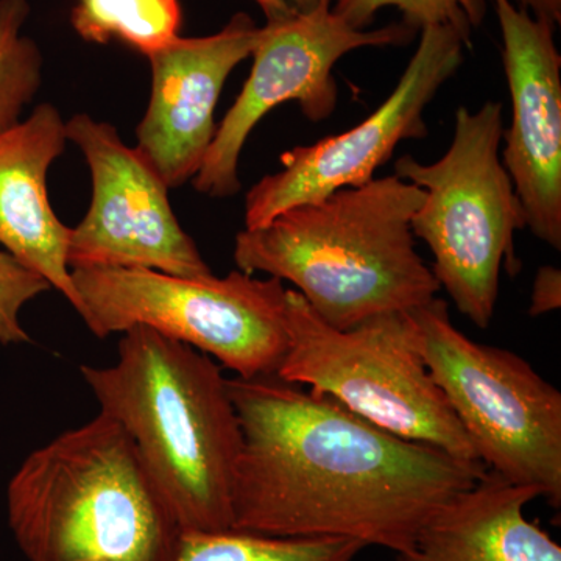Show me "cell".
I'll list each match as a JSON object with an SVG mask.
<instances>
[{
    "instance_id": "44dd1931",
    "label": "cell",
    "mask_w": 561,
    "mask_h": 561,
    "mask_svg": "<svg viewBox=\"0 0 561 561\" xmlns=\"http://www.w3.org/2000/svg\"><path fill=\"white\" fill-rule=\"evenodd\" d=\"M265 16V25L287 24L313 14L327 13L334 0H256Z\"/></svg>"
},
{
    "instance_id": "52a82bcc",
    "label": "cell",
    "mask_w": 561,
    "mask_h": 561,
    "mask_svg": "<svg viewBox=\"0 0 561 561\" xmlns=\"http://www.w3.org/2000/svg\"><path fill=\"white\" fill-rule=\"evenodd\" d=\"M289 350L279 379L309 387L376 426L435 446L457 459H478L470 438L421 353L412 312H391L335 330L287 289Z\"/></svg>"
},
{
    "instance_id": "ba28073f",
    "label": "cell",
    "mask_w": 561,
    "mask_h": 561,
    "mask_svg": "<svg viewBox=\"0 0 561 561\" xmlns=\"http://www.w3.org/2000/svg\"><path fill=\"white\" fill-rule=\"evenodd\" d=\"M421 353L486 470L561 507V393L513 351L471 341L434 298L412 311Z\"/></svg>"
},
{
    "instance_id": "d6986e66",
    "label": "cell",
    "mask_w": 561,
    "mask_h": 561,
    "mask_svg": "<svg viewBox=\"0 0 561 561\" xmlns=\"http://www.w3.org/2000/svg\"><path fill=\"white\" fill-rule=\"evenodd\" d=\"M393 7L402 14V24L412 31L451 27L471 46L474 28L485 16V0H334L331 11L356 31H367L378 11Z\"/></svg>"
},
{
    "instance_id": "30bf717a",
    "label": "cell",
    "mask_w": 561,
    "mask_h": 561,
    "mask_svg": "<svg viewBox=\"0 0 561 561\" xmlns=\"http://www.w3.org/2000/svg\"><path fill=\"white\" fill-rule=\"evenodd\" d=\"M465 46L451 27L423 28L408 68L378 110L341 135L287 150L280 154L279 171L251 187L245 228H260L283 210L321 201L332 192L362 186L375 179L402 140L426 138L424 110L456 76Z\"/></svg>"
},
{
    "instance_id": "6da1fadb",
    "label": "cell",
    "mask_w": 561,
    "mask_h": 561,
    "mask_svg": "<svg viewBox=\"0 0 561 561\" xmlns=\"http://www.w3.org/2000/svg\"><path fill=\"white\" fill-rule=\"evenodd\" d=\"M228 391L242 432L236 530L350 538L401 553L489 471L278 376L228 379Z\"/></svg>"
},
{
    "instance_id": "2e32d148",
    "label": "cell",
    "mask_w": 561,
    "mask_h": 561,
    "mask_svg": "<svg viewBox=\"0 0 561 561\" xmlns=\"http://www.w3.org/2000/svg\"><path fill=\"white\" fill-rule=\"evenodd\" d=\"M181 22L179 0H77L70 13L87 43L119 41L146 57L179 38Z\"/></svg>"
},
{
    "instance_id": "7c38bea8",
    "label": "cell",
    "mask_w": 561,
    "mask_h": 561,
    "mask_svg": "<svg viewBox=\"0 0 561 561\" xmlns=\"http://www.w3.org/2000/svg\"><path fill=\"white\" fill-rule=\"evenodd\" d=\"M512 101L501 161L531 234L561 250V55L556 27L512 0H493Z\"/></svg>"
},
{
    "instance_id": "8992f818",
    "label": "cell",
    "mask_w": 561,
    "mask_h": 561,
    "mask_svg": "<svg viewBox=\"0 0 561 561\" xmlns=\"http://www.w3.org/2000/svg\"><path fill=\"white\" fill-rule=\"evenodd\" d=\"M77 313L98 339L147 327L190 345L238 378L276 376L287 350L283 280L241 271L198 278L147 268H72Z\"/></svg>"
},
{
    "instance_id": "ac0fdd59",
    "label": "cell",
    "mask_w": 561,
    "mask_h": 561,
    "mask_svg": "<svg viewBox=\"0 0 561 561\" xmlns=\"http://www.w3.org/2000/svg\"><path fill=\"white\" fill-rule=\"evenodd\" d=\"M28 14L27 0H0V133L20 124L43 83V54L22 35Z\"/></svg>"
},
{
    "instance_id": "9c48e42d",
    "label": "cell",
    "mask_w": 561,
    "mask_h": 561,
    "mask_svg": "<svg viewBox=\"0 0 561 561\" xmlns=\"http://www.w3.org/2000/svg\"><path fill=\"white\" fill-rule=\"evenodd\" d=\"M66 135L84 154L92 180L90 209L70 228L72 268H147L168 275H213L201 250L181 228L169 187L138 149L119 131L90 114L66 122Z\"/></svg>"
},
{
    "instance_id": "3957f363",
    "label": "cell",
    "mask_w": 561,
    "mask_h": 561,
    "mask_svg": "<svg viewBox=\"0 0 561 561\" xmlns=\"http://www.w3.org/2000/svg\"><path fill=\"white\" fill-rule=\"evenodd\" d=\"M80 371L101 412L135 443L183 530L232 529L242 432L220 365L135 327L122 332L116 365Z\"/></svg>"
},
{
    "instance_id": "ffe728a7",
    "label": "cell",
    "mask_w": 561,
    "mask_h": 561,
    "mask_svg": "<svg viewBox=\"0 0 561 561\" xmlns=\"http://www.w3.org/2000/svg\"><path fill=\"white\" fill-rule=\"evenodd\" d=\"M50 289L43 276L0 250V345L31 342L20 313L28 301Z\"/></svg>"
},
{
    "instance_id": "7a4b0ae2",
    "label": "cell",
    "mask_w": 561,
    "mask_h": 561,
    "mask_svg": "<svg viewBox=\"0 0 561 561\" xmlns=\"http://www.w3.org/2000/svg\"><path fill=\"white\" fill-rule=\"evenodd\" d=\"M423 202L424 191L394 173L332 192L239 232L236 265L289 280L335 330L415 311L440 290L411 227Z\"/></svg>"
},
{
    "instance_id": "5bb4252c",
    "label": "cell",
    "mask_w": 561,
    "mask_h": 561,
    "mask_svg": "<svg viewBox=\"0 0 561 561\" xmlns=\"http://www.w3.org/2000/svg\"><path fill=\"white\" fill-rule=\"evenodd\" d=\"M66 142V122L50 103L0 133V243L77 311L79 295L68 265L70 228L58 219L47 195V172Z\"/></svg>"
},
{
    "instance_id": "9a60e30c",
    "label": "cell",
    "mask_w": 561,
    "mask_h": 561,
    "mask_svg": "<svg viewBox=\"0 0 561 561\" xmlns=\"http://www.w3.org/2000/svg\"><path fill=\"white\" fill-rule=\"evenodd\" d=\"M541 497L486 471L449 501L394 561H561V546L526 518Z\"/></svg>"
},
{
    "instance_id": "5b68a950",
    "label": "cell",
    "mask_w": 561,
    "mask_h": 561,
    "mask_svg": "<svg viewBox=\"0 0 561 561\" xmlns=\"http://www.w3.org/2000/svg\"><path fill=\"white\" fill-rule=\"evenodd\" d=\"M451 146L423 164L411 154L394 162V175L424 191L413 214L415 239L430 247L440 289L474 327L486 330L496 311L502 265L518 268L515 232L524 210L501 161L504 119L500 102L470 111L460 106Z\"/></svg>"
},
{
    "instance_id": "603a6c76",
    "label": "cell",
    "mask_w": 561,
    "mask_h": 561,
    "mask_svg": "<svg viewBox=\"0 0 561 561\" xmlns=\"http://www.w3.org/2000/svg\"><path fill=\"white\" fill-rule=\"evenodd\" d=\"M516 7L526 10L535 20L549 22L553 27L561 24V0H512Z\"/></svg>"
},
{
    "instance_id": "277c9868",
    "label": "cell",
    "mask_w": 561,
    "mask_h": 561,
    "mask_svg": "<svg viewBox=\"0 0 561 561\" xmlns=\"http://www.w3.org/2000/svg\"><path fill=\"white\" fill-rule=\"evenodd\" d=\"M7 511L27 561H175L184 534L135 443L102 412L22 461Z\"/></svg>"
},
{
    "instance_id": "7402d4cb",
    "label": "cell",
    "mask_w": 561,
    "mask_h": 561,
    "mask_svg": "<svg viewBox=\"0 0 561 561\" xmlns=\"http://www.w3.org/2000/svg\"><path fill=\"white\" fill-rule=\"evenodd\" d=\"M561 306V272L552 265H542L531 286L529 316L540 317L559 311Z\"/></svg>"
},
{
    "instance_id": "e0dca14e",
    "label": "cell",
    "mask_w": 561,
    "mask_h": 561,
    "mask_svg": "<svg viewBox=\"0 0 561 561\" xmlns=\"http://www.w3.org/2000/svg\"><path fill=\"white\" fill-rule=\"evenodd\" d=\"M365 548L350 538L271 537L236 529L184 531L175 561H354Z\"/></svg>"
},
{
    "instance_id": "4fadbf2b",
    "label": "cell",
    "mask_w": 561,
    "mask_h": 561,
    "mask_svg": "<svg viewBox=\"0 0 561 561\" xmlns=\"http://www.w3.org/2000/svg\"><path fill=\"white\" fill-rule=\"evenodd\" d=\"M261 27L247 13H236L220 32L173 39L147 57L149 106L136 128L138 149L169 190L197 176L217 124L221 91L232 70L251 57Z\"/></svg>"
},
{
    "instance_id": "8fae6325",
    "label": "cell",
    "mask_w": 561,
    "mask_h": 561,
    "mask_svg": "<svg viewBox=\"0 0 561 561\" xmlns=\"http://www.w3.org/2000/svg\"><path fill=\"white\" fill-rule=\"evenodd\" d=\"M415 31L404 24L356 31L332 11L261 27L253 66L241 94L217 125L205 161L192 180L195 190L213 198L241 191L239 161L247 139L262 117L286 102H297L311 122L328 119L337 105L334 68L362 47L401 46Z\"/></svg>"
}]
</instances>
